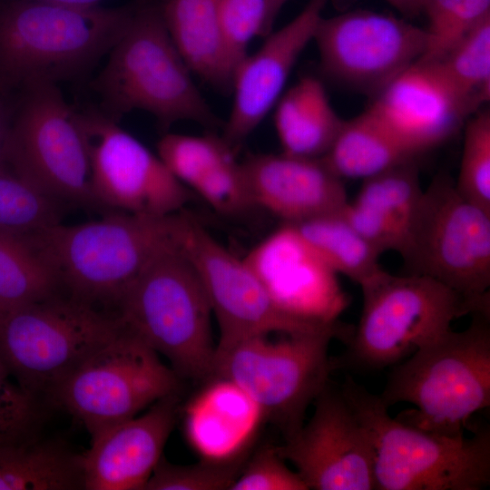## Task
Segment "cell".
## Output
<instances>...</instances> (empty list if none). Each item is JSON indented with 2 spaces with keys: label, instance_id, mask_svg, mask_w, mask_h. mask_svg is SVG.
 Wrapping results in <instances>:
<instances>
[{
  "label": "cell",
  "instance_id": "obj_1",
  "mask_svg": "<svg viewBox=\"0 0 490 490\" xmlns=\"http://www.w3.org/2000/svg\"><path fill=\"white\" fill-rule=\"evenodd\" d=\"M133 6L0 0V93L13 99L37 83L82 76L109 53Z\"/></svg>",
  "mask_w": 490,
  "mask_h": 490
},
{
  "label": "cell",
  "instance_id": "obj_2",
  "mask_svg": "<svg viewBox=\"0 0 490 490\" xmlns=\"http://www.w3.org/2000/svg\"><path fill=\"white\" fill-rule=\"evenodd\" d=\"M182 211L151 217L112 211L97 220L60 222L28 236L68 296L117 309L151 261L179 242Z\"/></svg>",
  "mask_w": 490,
  "mask_h": 490
},
{
  "label": "cell",
  "instance_id": "obj_3",
  "mask_svg": "<svg viewBox=\"0 0 490 490\" xmlns=\"http://www.w3.org/2000/svg\"><path fill=\"white\" fill-rule=\"evenodd\" d=\"M92 82L98 109L118 122L140 110L164 131L179 122L214 126L218 120L165 25L161 4H135L124 31Z\"/></svg>",
  "mask_w": 490,
  "mask_h": 490
},
{
  "label": "cell",
  "instance_id": "obj_4",
  "mask_svg": "<svg viewBox=\"0 0 490 490\" xmlns=\"http://www.w3.org/2000/svg\"><path fill=\"white\" fill-rule=\"evenodd\" d=\"M471 316L466 329H450L393 366L381 400L387 408L401 402L416 407L396 418L457 436L475 412L490 406V311Z\"/></svg>",
  "mask_w": 490,
  "mask_h": 490
},
{
  "label": "cell",
  "instance_id": "obj_5",
  "mask_svg": "<svg viewBox=\"0 0 490 490\" xmlns=\"http://www.w3.org/2000/svg\"><path fill=\"white\" fill-rule=\"evenodd\" d=\"M362 310L336 369L380 370L405 360L451 329L454 320L490 311V296H463L429 277L385 270L360 286Z\"/></svg>",
  "mask_w": 490,
  "mask_h": 490
},
{
  "label": "cell",
  "instance_id": "obj_6",
  "mask_svg": "<svg viewBox=\"0 0 490 490\" xmlns=\"http://www.w3.org/2000/svg\"><path fill=\"white\" fill-rule=\"evenodd\" d=\"M340 391L368 433L378 490H481L490 484V430L426 431L392 418L379 395L347 376Z\"/></svg>",
  "mask_w": 490,
  "mask_h": 490
},
{
  "label": "cell",
  "instance_id": "obj_7",
  "mask_svg": "<svg viewBox=\"0 0 490 490\" xmlns=\"http://www.w3.org/2000/svg\"><path fill=\"white\" fill-rule=\"evenodd\" d=\"M117 310L122 326L163 356L181 378L205 382L212 377V310L180 240L151 261Z\"/></svg>",
  "mask_w": 490,
  "mask_h": 490
},
{
  "label": "cell",
  "instance_id": "obj_8",
  "mask_svg": "<svg viewBox=\"0 0 490 490\" xmlns=\"http://www.w3.org/2000/svg\"><path fill=\"white\" fill-rule=\"evenodd\" d=\"M354 326L338 321L328 328L273 340L256 336L216 348L212 377L230 379L260 407L264 418L285 439L304 424L309 406L329 383L336 369L328 347L333 338L345 344Z\"/></svg>",
  "mask_w": 490,
  "mask_h": 490
},
{
  "label": "cell",
  "instance_id": "obj_9",
  "mask_svg": "<svg viewBox=\"0 0 490 490\" xmlns=\"http://www.w3.org/2000/svg\"><path fill=\"white\" fill-rule=\"evenodd\" d=\"M117 316L60 293L0 308V367L40 400L122 328Z\"/></svg>",
  "mask_w": 490,
  "mask_h": 490
},
{
  "label": "cell",
  "instance_id": "obj_10",
  "mask_svg": "<svg viewBox=\"0 0 490 490\" xmlns=\"http://www.w3.org/2000/svg\"><path fill=\"white\" fill-rule=\"evenodd\" d=\"M7 165L60 203L103 211L92 189L80 112L56 83H37L14 97Z\"/></svg>",
  "mask_w": 490,
  "mask_h": 490
},
{
  "label": "cell",
  "instance_id": "obj_11",
  "mask_svg": "<svg viewBox=\"0 0 490 490\" xmlns=\"http://www.w3.org/2000/svg\"><path fill=\"white\" fill-rule=\"evenodd\" d=\"M181 379L153 349L122 326L67 376L50 400L84 426L93 438L178 395Z\"/></svg>",
  "mask_w": 490,
  "mask_h": 490
},
{
  "label": "cell",
  "instance_id": "obj_12",
  "mask_svg": "<svg viewBox=\"0 0 490 490\" xmlns=\"http://www.w3.org/2000/svg\"><path fill=\"white\" fill-rule=\"evenodd\" d=\"M400 256L408 273L467 298L488 297L490 211L463 197L454 179L440 172L423 190Z\"/></svg>",
  "mask_w": 490,
  "mask_h": 490
},
{
  "label": "cell",
  "instance_id": "obj_13",
  "mask_svg": "<svg viewBox=\"0 0 490 490\" xmlns=\"http://www.w3.org/2000/svg\"><path fill=\"white\" fill-rule=\"evenodd\" d=\"M93 195L103 212L163 217L183 211L192 192L156 153L98 108L80 112Z\"/></svg>",
  "mask_w": 490,
  "mask_h": 490
},
{
  "label": "cell",
  "instance_id": "obj_14",
  "mask_svg": "<svg viewBox=\"0 0 490 490\" xmlns=\"http://www.w3.org/2000/svg\"><path fill=\"white\" fill-rule=\"evenodd\" d=\"M180 244L200 277L217 320L220 336L216 348L256 336L317 331L339 321L320 324L282 312L245 260L184 211Z\"/></svg>",
  "mask_w": 490,
  "mask_h": 490
},
{
  "label": "cell",
  "instance_id": "obj_15",
  "mask_svg": "<svg viewBox=\"0 0 490 490\" xmlns=\"http://www.w3.org/2000/svg\"><path fill=\"white\" fill-rule=\"evenodd\" d=\"M313 41L322 72L375 95L425 54L426 34L405 19L354 10L320 19Z\"/></svg>",
  "mask_w": 490,
  "mask_h": 490
},
{
  "label": "cell",
  "instance_id": "obj_16",
  "mask_svg": "<svg viewBox=\"0 0 490 490\" xmlns=\"http://www.w3.org/2000/svg\"><path fill=\"white\" fill-rule=\"evenodd\" d=\"M310 419L277 446L308 489H376L374 449L340 389L328 385L313 402Z\"/></svg>",
  "mask_w": 490,
  "mask_h": 490
},
{
  "label": "cell",
  "instance_id": "obj_17",
  "mask_svg": "<svg viewBox=\"0 0 490 490\" xmlns=\"http://www.w3.org/2000/svg\"><path fill=\"white\" fill-rule=\"evenodd\" d=\"M243 260L276 307L287 315L332 324L349 305L338 274L293 225L283 224Z\"/></svg>",
  "mask_w": 490,
  "mask_h": 490
},
{
  "label": "cell",
  "instance_id": "obj_18",
  "mask_svg": "<svg viewBox=\"0 0 490 490\" xmlns=\"http://www.w3.org/2000/svg\"><path fill=\"white\" fill-rule=\"evenodd\" d=\"M328 0H310L291 21L265 37L235 66L232 104L221 137L236 151L273 111L298 59L313 41Z\"/></svg>",
  "mask_w": 490,
  "mask_h": 490
},
{
  "label": "cell",
  "instance_id": "obj_19",
  "mask_svg": "<svg viewBox=\"0 0 490 490\" xmlns=\"http://www.w3.org/2000/svg\"><path fill=\"white\" fill-rule=\"evenodd\" d=\"M368 110L417 155L448 140L472 113L437 64L422 60L386 84Z\"/></svg>",
  "mask_w": 490,
  "mask_h": 490
},
{
  "label": "cell",
  "instance_id": "obj_20",
  "mask_svg": "<svg viewBox=\"0 0 490 490\" xmlns=\"http://www.w3.org/2000/svg\"><path fill=\"white\" fill-rule=\"evenodd\" d=\"M178 400L165 397L91 438L81 454L83 489L143 490L174 427Z\"/></svg>",
  "mask_w": 490,
  "mask_h": 490
},
{
  "label": "cell",
  "instance_id": "obj_21",
  "mask_svg": "<svg viewBox=\"0 0 490 490\" xmlns=\"http://www.w3.org/2000/svg\"><path fill=\"white\" fill-rule=\"evenodd\" d=\"M253 207L263 209L283 224L338 211L348 201L340 179L323 158L257 153L241 162Z\"/></svg>",
  "mask_w": 490,
  "mask_h": 490
},
{
  "label": "cell",
  "instance_id": "obj_22",
  "mask_svg": "<svg viewBox=\"0 0 490 490\" xmlns=\"http://www.w3.org/2000/svg\"><path fill=\"white\" fill-rule=\"evenodd\" d=\"M259 405L233 381L213 377L183 410L186 439L201 459L230 462L244 457L260 424Z\"/></svg>",
  "mask_w": 490,
  "mask_h": 490
},
{
  "label": "cell",
  "instance_id": "obj_23",
  "mask_svg": "<svg viewBox=\"0 0 490 490\" xmlns=\"http://www.w3.org/2000/svg\"><path fill=\"white\" fill-rule=\"evenodd\" d=\"M161 7L171 38L192 74L215 88L230 90L220 0H164Z\"/></svg>",
  "mask_w": 490,
  "mask_h": 490
},
{
  "label": "cell",
  "instance_id": "obj_24",
  "mask_svg": "<svg viewBox=\"0 0 490 490\" xmlns=\"http://www.w3.org/2000/svg\"><path fill=\"white\" fill-rule=\"evenodd\" d=\"M273 112L282 152L300 157H323L343 122L322 83L312 76L302 77L284 92Z\"/></svg>",
  "mask_w": 490,
  "mask_h": 490
},
{
  "label": "cell",
  "instance_id": "obj_25",
  "mask_svg": "<svg viewBox=\"0 0 490 490\" xmlns=\"http://www.w3.org/2000/svg\"><path fill=\"white\" fill-rule=\"evenodd\" d=\"M418 156L401 142L369 110L344 121L322 157L340 179L365 180Z\"/></svg>",
  "mask_w": 490,
  "mask_h": 490
},
{
  "label": "cell",
  "instance_id": "obj_26",
  "mask_svg": "<svg viewBox=\"0 0 490 490\" xmlns=\"http://www.w3.org/2000/svg\"><path fill=\"white\" fill-rule=\"evenodd\" d=\"M83 489L81 455L38 435L0 447V490Z\"/></svg>",
  "mask_w": 490,
  "mask_h": 490
},
{
  "label": "cell",
  "instance_id": "obj_27",
  "mask_svg": "<svg viewBox=\"0 0 490 490\" xmlns=\"http://www.w3.org/2000/svg\"><path fill=\"white\" fill-rule=\"evenodd\" d=\"M293 226L338 274L359 286L384 270L381 254L350 226L341 210Z\"/></svg>",
  "mask_w": 490,
  "mask_h": 490
},
{
  "label": "cell",
  "instance_id": "obj_28",
  "mask_svg": "<svg viewBox=\"0 0 490 490\" xmlns=\"http://www.w3.org/2000/svg\"><path fill=\"white\" fill-rule=\"evenodd\" d=\"M59 279L27 234L0 229V308L46 299Z\"/></svg>",
  "mask_w": 490,
  "mask_h": 490
},
{
  "label": "cell",
  "instance_id": "obj_29",
  "mask_svg": "<svg viewBox=\"0 0 490 490\" xmlns=\"http://www.w3.org/2000/svg\"><path fill=\"white\" fill-rule=\"evenodd\" d=\"M435 62L472 113L490 97V16Z\"/></svg>",
  "mask_w": 490,
  "mask_h": 490
},
{
  "label": "cell",
  "instance_id": "obj_30",
  "mask_svg": "<svg viewBox=\"0 0 490 490\" xmlns=\"http://www.w3.org/2000/svg\"><path fill=\"white\" fill-rule=\"evenodd\" d=\"M362 181L355 201L384 214L403 233L406 240L407 230L424 190L415 161L396 166Z\"/></svg>",
  "mask_w": 490,
  "mask_h": 490
},
{
  "label": "cell",
  "instance_id": "obj_31",
  "mask_svg": "<svg viewBox=\"0 0 490 490\" xmlns=\"http://www.w3.org/2000/svg\"><path fill=\"white\" fill-rule=\"evenodd\" d=\"M61 203L10 170H0V229L27 234L60 223Z\"/></svg>",
  "mask_w": 490,
  "mask_h": 490
},
{
  "label": "cell",
  "instance_id": "obj_32",
  "mask_svg": "<svg viewBox=\"0 0 490 490\" xmlns=\"http://www.w3.org/2000/svg\"><path fill=\"white\" fill-rule=\"evenodd\" d=\"M157 154L172 175L191 191L201 177L235 154V151L221 136L165 132L157 143Z\"/></svg>",
  "mask_w": 490,
  "mask_h": 490
},
{
  "label": "cell",
  "instance_id": "obj_33",
  "mask_svg": "<svg viewBox=\"0 0 490 490\" xmlns=\"http://www.w3.org/2000/svg\"><path fill=\"white\" fill-rule=\"evenodd\" d=\"M426 47L422 61L440 59L456 42L490 16V0H426Z\"/></svg>",
  "mask_w": 490,
  "mask_h": 490
},
{
  "label": "cell",
  "instance_id": "obj_34",
  "mask_svg": "<svg viewBox=\"0 0 490 490\" xmlns=\"http://www.w3.org/2000/svg\"><path fill=\"white\" fill-rule=\"evenodd\" d=\"M278 14L270 0H220V33L232 72L250 43L272 31Z\"/></svg>",
  "mask_w": 490,
  "mask_h": 490
},
{
  "label": "cell",
  "instance_id": "obj_35",
  "mask_svg": "<svg viewBox=\"0 0 490 490\" xmlns=\"http://www.w3.org/2000/svg\"><path fill=\"white\" fill-rule=\"evenodd\" d=\"M455 185L469 201L490 211V114L479 112L465 126Z\"/></svg>",
  "mask_w": 490,
  "mask_h": 490
},
{
  "label": "cell",
  "instance_id": "obj_36",
  "mask_svg": "<svg viewBox=\"0 0 490 490\" xmlns=\"http://www.w3.org/2000/svg\"><path fill=\"white\" fill-rule=\"evenodd\" d=\"M243 460L244 457L230 462L201 459L193 465H174L162 456L143 490H230Z\"/></svg>",
  "mask_w": 490,
  "mask_h": 490
},
{
  "label": "cell",
  "instance_id": "obj_37",
  "mask_svg": "<svg viewBox=\"0 0 490 490\" xmlns=\"http://www.w3.org/2000/svg\"><path fill=\"white\" fill-rule=\"evenodd\" d=\"M40 400L0 367V447L37 436Z\"/></svg>",
  "mask_w": 490,
  "mask_h": 490
},
{
  "label": "cell",
  "instance_id": "obj_38",
  "mask_svg": "<svg viewBox=\"0 0 490 490\" xmlns=\"http://www.w3.org/2000/svg\"><path fill=\"white\" fill-rule=\"evenodd\" d=\"M215 211L238 215L254 208L248 191L241 162L235 154L224 160L191 188Z\"/></svg>",
  "mask_w": 490,
  "mask_h": 490
},
{
  "label": "cell",
  "instance_id": "obj_39",
  "mask_svg": "<svg viewBox=\"0 0 490 490\" xmlns=\"http://www.w3.org/2000/svg\"><path fill=\"white\" fill-rule=\"evenodd\" d=\"M230 490H309L277 446H263L243 465Z\"/></svg>",
  "mask_w": 490,
  "mask_h": 490
},
{
  "label": "cell",
  "instance_id": "obj_40",
  "mask_svg": "<svg viewBox=\"0 0 490 490\" xmlns=\"http://www.w3.org/2000/svg\"><path fill=\"white\" fill-rule=\"evenodd\" d=\"M341 213L350 226L380 254L389 250L401 254L405 237L384 214L355 200L348 201Z\"/></svg>",
  "mask_w": 490,
  "mask_h": 490
},
{
  "label": "cell",
  "instance_id": "obj_41",
  "mask_svg": "<svg viewBox=\"0 0 490 490\" xmlns=\"http://www.w3.org/2000/svg\"><path fill=\"white\" fill-rule=\"evenodd\" d=\"M13 107L14 98L10 99L0 93V170H9L7 154Z\"/></svg>",
  "mask_w": 490,
  "mask_h": 490
},
{
  "label": "cell",
  "instance_id": "obj_42",
  "mask_svg": "<svg viewBox=\"0 0 490 490\" xmlns=\"http://www.w3.org/2000/svg\"><path fill=\"white\" fill-rule=\"evenodd\" d=\"M404 16L414 17L423 13L426 0H384Z\"/></svg>",
  "mask_w": 490,
  "mask_h": 490
},
{
  "label": "cell",
  "instance_id": "obj_43",
  "mask_svg": "<svg viewBox=\"0 0 490 490\" xmlns=\"http://www.w3.org/2000/svg\"><path fill=\"white\" fill-rule=\"evenodd\" d=\"M53 4L74 6V7H93L98 6L103 0H38Z\"/></svg>",
  "mask_w": 490,
  "mask_h": 490
},
{
  "label": "cell",
  "instance_id": "obj_44",
  "mask_svg": "<svg viewBox=\"0 0 490 490\" xmlns=\"http://www.w3.org/2000/svg\"><path fill=\"white\" fill-rule=\"evenodd\" d=\"M270 2L272 3L277 12L279 13L280 9L284 5V4L287 2V0H270Z\"/></svg>",
  "mask_w": 490,
  "mask_h": 490
}]
</instances>
